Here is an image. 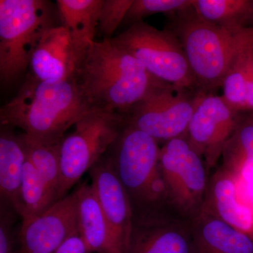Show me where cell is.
Wrapping results in <instances>:
<instances>
[{"label": "cell", "mask_w": 253, "mask_h": 253, "mask_svg": "<svg viewBox=\"0 0 253 253\" xmlns=\"http://www.w3.org/2000/svg\"><path fill=\"white\" fill-rule=\"evenodd\" d=\"M73 78L91 108L123 116L155 88L166 84L112 38H105L91 43Z\"/></svg>", "instance_id": "cell-1"}, {"label": "cell", "mask_w": 253, "mask_h": 253, "mask_svg": "<svg viewBox=\"0 0 253 253\" xmlns=\"http://www.w3.org/2000/svg\"><path fill=\"white\" fill-rule=\"evenodd\" d=\"M91 107L74 78L44 82L30 76L0 111L1 126L18 127L42 144H60Z\"/></svg>", "instance_id": "cell-2"}, {"label": "cell", "mask_w": 253, "mask_h": 253, "mask_svg": "<svg viewBox=\"0 0 253 253\" xmlns=\"http://www.w3.org/2000/svg\"><path fill=\"white\" fill-rule=\"evenodd\" d=\"M158 141L126 124L109 153L126 191L133 218L168 207L161 169Z\"/></svg>", "instance_id": "cell-3"}, {"label": "cell", "mask_w": 253, "mask_h": 253, "mask_svg": "<svg viewBox=\"0 0 253 253\" xmlns=\"http://www.w3.org/2000/svg\"><path fill=\"white\" fill-rule=\"evenodd\" d=\"M176 14L169 30L180 42L196 86L204 91L221 87L243 27L232 30L207 22L193 7Z\"/></svg>", "instance_id": "cell-4"}, {"label": "cell", "mask_w": 253, "mask_h": 253, "mask_svg": "<svg viewBox=\"0 0 253 253\" xmlns=\"http://www.w3.org/2000/svg\"><path fill=\"white\" fill-rule=\"evenodd\" d=\"M49 3L0 1V78L4 84L14 82L29 68L42 36L55 26Z\"/></svg>", "instance_id": "cell-5"}, {"label": "cell", "mask_w": 253, "mask_h": 253, "mask_svg": "<svg viewBox=\"0 0 253 253\" xmlns=\"http://www.w3.org/2000/svg\"><path fill=\"white\" fill-rule=\"evenodd\" d=\"M125 126L123 115L108 110L91 108L82 116L59 144V200L104 157Z\"/></svg>", "instance_id": "cell-6"}, {"label": "cell", "mask_w": 253, "mask_h": 253, "mask_svg": "<svg viewBox=\"0 0 253 253\" xmlns=\"http://www.w3.org/2000/svg\"><path fill=\"white\" fill-rule=\"evenodd\" d=\"M159 163L168 207L194 220L202 212L209 183L204 159L181 136L165 143Z\"/></svg>", "instance_id": "cell-7"}, {"label": "cell", "mask_w": 253, "mask_h": 253, "mask_svg": "<svg viewBox=\"0 0 253 253\" xmlns=\"http://www.w3.org/2000/svg\"><path fill=\"white\" fill-rule=\"evenodd\" d=\"M112 39L159 81L181 89L196 86L180 42L170 30L141 21Z\"/></svg>", "instance_id": "cell-8"}, {"label": "cell", "mask_w": 253, "mask_h": 253, "mask_svg": "<svg viewBox=\"0 0 253 253\" xmlns=\"http://www.w3.org/2000/svg\"><path fill=\"white\" fill-rule=\"evenodd\" d=\"M181 89L163 84L134 105L124 116L126 124L165 143L186 135L195 99Z\"/></svg>", "instance_id": "cell-9"}, {"label": "cell", "mask_w": 253, "mask_h": 253, "mask_svg": "<svg viewBox=\"0 0 253 253\" xmlns=\"http://www.w3.org/2000/svg\"><path fill=\"white\" fill-rule=\"evenodd\" d=\"M236 116L222 96L204 92L196 96L194 113L184 136L204 159L208 170L221 159L239 121Z\"/></svg>", "instance_id": "cell-10"}, {"label": "cell", "mask_w": 253, "mask_h": 253, "mask_svg": "<svg viewBox=\"0 0 253 253\" xmlns=\"http://www.w3.org/2000/svg\"><path fill=\"white\" fill-rule=\"evenodd\" d=\"M126 253H194L192 221L169 208L133 218Z\"/></svg>", "instance_id": "cell-11"}, {"label": "cell", "mask_w": 253, "mask_h": 253, "mask_svg": "<svg viewBox=\"0 0 253 253\" xmlns=\"http://www.w3.org/2000/svg\"><path fill=\"white\" fill-rule=\"evenodd\" d=\"M79 233L75 190L39 215L22 220L19 253H54L68 238Z\"/></svg>", "instance_id": "cell-12"}, {"label": "cell", "mask_w": 253, "mask_h": 253, "mask_svg": "<svg viewBox=\"0 0 253 253\" xmlns=\"http://www.w3.org/2000/svg\"><path fill=\"white\" fill-rule=\"evenodd\" d=\"M89 172L91 186L116 242L123 253H126L132 226V212L129 199L115 171L109 153H106Z\"/></svg>", "instance_id": "cell-13"}, {"label": "cell", "mask_w": 253, "mask_h": 253, "mask_svg": "<svg viewBox=\"0 0 253 253\" xmlns=\"http://www.w3.org/2000/svg\"><path fill=\"white\" fill-rule=\"evenodd\" d=\"M79 59L71 37L62 25L44 32L32 55L31 76L44 82L67 81L73 78Z\"/></svg>", "instance_id": "cell-14"}, {"label": "cell", "mask_w": 253, "mask_h": 253, "mask_svg": "<svg viewBox=\"0 0 253 253\" xmlns=\"http://www.w3.org/2000/svg\"><path fill=\"white\" fill-rule=\"evenodd\" d=\"M194 253H253V235L202 211L192 221Z\"/></svg>", "instance_id": "cell-15"}, {"label": "cell", "mask_w": 253, "mask_h": 253, "mask_svg": "<svg viewBox=\"0 0 253 253\" xmlns=\"http://www.w3.org/2000/svg\"><path fill=\"white\" fill-rule=\"evenodd\" d=\"M202 211L212 214L239 230L250 232L252 229V211L240 204L236 193V177L222 168L210 176Z\"/></svg>", "instance_id": "cell-16"}, {"label": "cell", "mask_w": 253, "mask_h": 253, "mask_svg": "<svg viewBox=\"0 0 253 253\" xmlns=\"http://www.w3.org/2000/svg\"><path fill=\"white\" fill-rule=\"evenodd\" d=\"M76 191L80 235L91 253H123L91 184L83 183Z\"/></svg>", "instance_id": "cell-17"}, {"label": "cell", "mask_w": 253, "mask_h": 253, "mask_svg": "<svg viewBox=\"0 0 253 253\" xmlns=\"http://www.w3.org/2000/svg\"><path fill=\"white\" fill-rule=\"evenodd\" d=\"M26 151L21 137L9 129H1L0 135V194L1 204L21 216V189L26 163Z\"/></svg>", "instance_id": "cell-18"}, {"label": "cell", "mask_w": 253, "mask_h": 253, "mask_svg": "<svg viewBox=\"0 0 253 253\" xmlns=\"http://www.w3.org/2000/svg\"><path fill=\"white\" fill-rule=\"evenodd\" d=\"M103 0H57L61 25L71 37L79 62L94 41Z\"/></svg>", "instance_id": "cell-19"}, {"label": "cell", "mask_w": 253, "mask_h": 253, "mask_svg": "<svg viewBox=\"0 0 253 253\" xmlns=\"http://www.w3.org/2000/svg\"><path fill=\"white\" fill-rule=\"evenodd\" d=\"M221 168L236 178L253 172V118L238 121L221 157Z\"/></svg>", "instance_id": "cell-20"}, {"label": "cell", "mask_w": 253, "mask_h": 253, "mask_svg": "<svg viewBox=\"0 0 253 253\" xmlns=\"http://www.w3.org/2000/svg\"><path fill=\"white\" fill-rule=\"evenodd\" d=\"M253 1L249 0H194V12L204 21L229 29L244 27L253 14Z\"/></svg>", "instance_id": "cell-21"}, {"label": "cell", "mask_w": 253, "mask_h": 253, "mask_svg": "<svg viewBox=\"0 0 253 253\" xmlns=\"http://www.w3.org/2000/svg\"><path fill=\"white\" fill-rule=\"evenodd\" d=\"M20 137L26 151V157L38 171L50 194L54 198L55 202L59 201L61 179L59 153L60 144H42L24 134H21Z\"/></svg>", "instance_id": "cell-22"}, {"label": "cell", "mask_w": 253, "mask_h": 253, "mask_svg": "<svg viewBox=\"0 0 253 253\" xmlns=\"http://www.w3.org/2000/svg\"><path fill=\"white\" fill-rule=\"evenodd\" d=\"M22 220L39 215L54 204L49 190L34 166L26 159L21 189Z\"/></svg>", "instance_id": "cell-23"}, {"label": "cell", "mask_w": 253, "mask_h": 253, "mask_svg": "<svg viewBox=\"0 0 253 253\" xmlns=\"http://www.w3.org/2000/svg\"><path fill=\"white\" fill-rule=\"evenodd\" d=\"M193 1L194 0H133L123 23L130 26L158 13L181 12L192 7Z\"/></svg>", "instance_id": "cell-24"}, {"label": "cell", "mask_w": 253, "mask_h": 253, "mask_svg": "<svg viewBox=\"0 0 253 253\" xmlns=\"http://www.w3.org/2000/svg\"><path fill=\"white\" fill-rule=\"evenodd\" d=\"M133 0H103L100 9L99 28L105 38H112L114 32L123 23Z\"/></svg>", "instance_id": "cell-25"}, {"label": "cell", "mask_w": 253, "mask_h": 253, "mask_svg": "<svg viewBox=\"0 0 253 253\" xmlns=\"http://www.w3.org/2000/svg\"><path fill=\"white\" fill-rule=\"evenodd\" d=\"M246 110H253V28L245 27L243 38Z\"/></svg>", "instance_id": "cell-26"}, {"label": "cell", "mask_w": 253, "mask_h": 253, "mask_svg": "<svg viewBox=\"0 0 253 253\" xmlns=\"http://www.w3.org/2000/svg\"><path fill=\"white\" fill-rule=\"evenodd\" d=\"M16 212L1 204L0 212V253H14L13 224Z\"/></svg>", "instance_id": "cell-27"}, {"label": "cell", "mask_w": 253, "mask_h": 253, "mask_svg": "<svg viewBox=\"0 0 253 253\" xmlns=\"http://www.w3.org/2000/svg\"><path fill=\"white\" fill-rule=\"evenodd\" d=\"M54 253H91L79 234L68 238Z\"/></svg>", "instance_id": "cell-28"}, {"label": "cell", "mask_w": 253, "mask_h": 253, "mask_svg": "<svg viewBox=\"0 0 253 253\" xmlns=\"http://www.w3.org/2000/svg\"></svg>", "instance_id": "cell-29"}]
</instances>
